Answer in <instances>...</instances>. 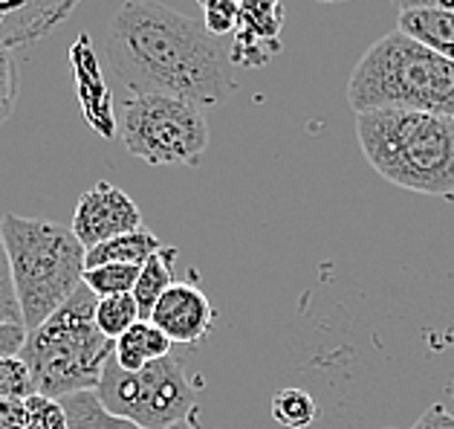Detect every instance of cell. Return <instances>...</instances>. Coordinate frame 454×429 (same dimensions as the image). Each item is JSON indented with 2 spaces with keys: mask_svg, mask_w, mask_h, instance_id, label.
Instances as JSON below:
<instances>
[{
  "mask_svg": "<svg viewBox=\"0 0 454 429\" xmlns=\"http://www.w3.org/2000/svg\"><path fill=\"white\" fill-rule=\"evenodd\" d=\"M27 429H67V412L64 403L43 394L27 398Z\"/></svg>",
  "mask_w": 454,
  "mask_h": 429,
  "instance_id": "7402d4cb",
  "label": "cell"
},
{
  "mask_svg": "<svg viewBox=\"0 0 454 429\" xmlns=\"http://www.w3.org/2000/svg\"><path fill=\"white\" fill-rule=\"evenodd\" d=\"M139 305L134 299V293L125 296H105V299L96 302V328L102 331L107 339H116L134 328L139 322Z\"/></svg>",
  "mask_w": 454,
  "mask_h": 429,
  "instance_id": "ac0fdd59",
  "label": "cell"
},
{
  "mask_svg": "<svg viewBox=\"0 0 454 429\" xmlns=\"http://www.w3.org/2000/svg\"><path fill=\"white\" fill-rule=\"evenodd\" d=\"M96 394L107 412L145 429H168L192 421L197 412V389L174 354L151 362L142 371H125L110 354Z\"/></svg>",
  "mask_w": 454,
  "mask_h": 429,
  "instance_id": "8992f818",
  "label": "cell"
},
{
  "mask_svg": "<svg viewBox=\"0 0 454 429\" xmlns=\"http://www.w3.org/2000/svg\"><path fill=\"white\" fill-rule=\"evenodd\" d=\"M411 429H454V415L449 409H442L440 403H434L417 417V424Z\"/></svg>",
  "mask_w": 454,
  "mask_h": 429,
  "instance_id": "83f0119b",
  "label": "cell"
},
{
  "mask_svg": "<svg viewBox=\"0 0 454 429\" xmlns=\"http://www.w3.org/2000/svg\"><path fill=\"white\" fill-rule=\"evenodd\" d=\"M391 4L405 12V9H454V0H391Z\"/></svg>",
  "mask_w": 454,
  "mask_h": 429,
  "instance_id": "f1b7e54d",
  "label": "cell"
},
{
  "mask_svg": "<svg viewBox=\"0 0 454 429\" xmlns=\"http://www.w3.org/2000/svg\"><path fill=\"white\" fill-rule=\"evenodd\" d=\"M200 6L206 15V29L212 32V36H223V32L235 29L240 0H200Z\"/></svg>",
  "mask_w": 454,
  "mask_h": 429,
  "instance_id": "d4e9b609",
  "label": "cell"
},
{
  "mask_svg": "<svg viewBox=\"0 0 454 429\" xmlns=\"http://www.w3.org/2000/svg\"><path fill=\"white\" fill-rule=\"evenodd\" d=\"M160 250H162V241L142 226V229H134V233L110 238L105 244H96L87 250V270L102 267V264H134V267H142V264Z\"/></svg>",
  "mask_w": 454,
  "mask_h": 429,
  "instance_id": "2e32d148",
  "label": "cell"
},
{
  "mask_svg": "<svg viewBox=\"0 0 454 429\" xmlns=\"http://www.w3.org/2000/svg\"><path fill=\"white\" fill-rule=\"evenodd\" d=\"M70 59V70L75 75V93H79L82 102V114L87 119L98 137H116L119 134V123L114 114V96H110V87L102 75V68H98V59L90 47V38L82 36L75 38V44L67 52Z\"/></svg>",
  "mask_w": 454,
  "mask_h": 429,
  "instance_id": "8fae6325",
  "label": "cell"
},
{
  "mask_svg": "<svg viewBox=\"0 0 454 429\" xmlns=\"http://www.w3.org/2000/svg\"><path fill=\"white\" fill-rule=\"evenodd\" d=\"M396 29L454 61V9H405L396 18Z\"/></svg>",
  "mask_w": 454,
  "mask_h": 429,
  "instance_id": "4fadbf2b",
  "label": "cell"
},
{
  "mask_svg": "<svg viewBox=\"0 0 454 429\" xmlns=\"http://www.w3.org/2000/svg\"><path fill=\"white\" fill-rule=\"evenodd\" d=\"M70 229L90 250L96 244H105L110 238L142 229V212L125 189H119V186L107 180H98L90 192H84L79 197Z\"/></svg>",
  "mask_w": 454,
  "mask_h": 429,
  "instance_id": "ba28073f",
  "label": "cell"
},
{
  "mask_svg": "<svg viewBox=\"0 0 454 429\" xmlns=\"http://www.w3.org/2000/svg\"><path fill=\"white\" fill-rule=\"evenodd\" d=\"M176 252L174 247H162L160 252L139 267V279H137V288H134V299L139 305V316L148 319L153 305L160 302V296L165 293L174 284V261H176Z\"/></svg>",
  "mask_w": 454,
  "mask_h": 429,
  "instance_id": "e0dca14e",
  "label": "cell"
},
{
  "mask_svg": "<svg viewBox=\"0 0 454 429\" xmlns=\"http://www.w3.org/2000/svg\"><path fill=\"white\" fill-rule=\"evenodd\" d=\"M348 105L356 114L400 107L454 119V61L394 29L353 68Z\"/></svg>",
  "mask_w": 454,
  "mask_h": 429,
  "instance_id": "3957f363",
  "label": "cell"
},
{
  "mask_svg": "<svg viewBox=\"0 0 454 429\" xmlns=\"http://www.w3.org/2000/svg\"><path fill=\"white\" fill-rule=\"evenodd\" d=\"M105 52L134 96H171L203 107L238 93L229 59L206 24L151 0H128L107 24Z\"/></svg>",
  "mask_w": 454,
  "mask_h": 429,
  "instance_id": "6da1fadb",
  "label": "cell"
},
{
  "mask_svg": "<svg viewBox=\"0 0 454 429\" xmlns=\"http://www.w3.org/2000/svg\"><path fill=\"white\" fill-rule=\"evenodd\" d=\"M281 0H240L231 61L240 68L267 64L281 50Z\"/></svg>",
  "mask_w": 454,
  "mask_h": 429,
  "instance_id": "30bf717a",
  "label": "cell"
},
{
  "mask_svg": "<svg viewBox=\"0 0 454 429\" xmlns=\"http://www.w3.org/2000/svg\"><path fill=\"white\" fill-rule=\"evenodd\" d=\"M174 346H197L212 334L215 307L208 296L188 282H174L148 316Z\"/></svg>",
  "mask_w": 454,
  "mask_h": 429,
  "instance_id": "9c48e42d",
  "label": "cell"
},
{
  "mask_svg": "<svg viewBox=\"0 0 454 429\" xmlns=\"http://www.w3.org/2000/svg\"><path fill=\"white\" fill-rule=\"evenodd\" d=\"M0 221H4V215H0ZM0 322H20V307L15 299V284H12V270H9L4 233H0Z\"/></svg>",
  "mask_w": 454,
  "mask_h": 429,
  "instance_id": "603a6c76",
  "label": "cell"
},
{
  "mask_svg": "<svg viewBox=\"0 0 454 429\" xmlns=\"http://www.w3.org/2000/svg\"><path fill=\"white\" fill-rule=\"evenodd\" d=\"M174 343L153 322L139 319L134 328H128L125 334L116 339L114 346V360L125 371H142L151 362H157L162 357L171 354Z\"/></svg>",
  "mask_w": 454,
  "mask_h": 429,
  "instance_id": "5bb4252c",
  "label": "cell"
},
{
  "mask_svg": "<svg viewBox=\"0 0 454 429\" xmlns=\"http://www.w3.org/2000/svg\"><path fill=\"white\" fill-rule=\"evenodd\" d=\"M356 137L371 169L400 189L454 197V119L382 107L356 114Z\"/></svg>",
  "mask_w": 454,
  "mask_h": 429,
  "instance_id": "7a4b0ae2",
  "label": "cell"
},
{
  "mask_svg": "<svg viewBox=\"0 0 454 429\" xmlns=\"http://www.w3.org/2000/svg\"><path fill=\"white\" fill-rule=\"evenodd\" d=\"M61 403H64V412H67V429H145L134 421H128V417L107 412L96 392H75V394H67V398H61ZM168 429H197V417L168 426Z\"/></svg>",
  "mask_w": 454,
  "mask_h": 429,
  "instance_id": "9a60e30c",
  "label": "cell"
},
{
  "mask_svg": "<svg viewBox=\"0 0 454 429\" xmlns=\"http://www.w3.org/2000/svg\"><path fill=\"white\" fill-rule=\"evenodd\" d=\"M137 279H139V267H134V264H102V267L84 270L82 284L96 299H105V296L134 293Z\"/></svg>",
  "mask_w": 454,
  "mask_h": 429,
  "instance_id": "d6986e66",
  "label": "cell"
},
{
  "mask_svg": "<svg viewBox=\"0 0 454 429\" xmlns=\"http://www.w3.org/2000/svg\"><path fill=\"white\" fill-rule=\"evenodd\" d=\"M321 4H341V0H321Z\"/></svg>",
  "mask_w": 454,
  "mask_h": 429,
  "instance_id": "f546056e",
  "label": "cell"
},
{
  "mask_svg": "<svg viewBox=\"0 0 454 429\" xmlns=\"http://www.w3.org/2000/svg\"><path fill=\"white\" fill-rule=\"evenodd\" d=\"M0 429H27V398L0 401Z\"/></svg>",
  "mask_w": 454,
  "mask_h": 429,
  "instance_id": "4316f807",
  "label": "cell"
},
{
  "mask_svg": "<svg viewBox=\"0 0 454 429\" xmlns=\"http://www.w3.org/2000/svg\"><path fill=\"white\" fill-rule=\"evenodd\" d=\"M0 233L12 270L20 322L32 331L82 288L87 247L70 226L41 218L4 215Z\"/></svg>",
  "mask_w": 454,
  "mask_h": 429,
  "instance_id": "277c9868",
  "label": "cell"
},
{
  "mask_svg": "<svg viewBox=\"0 0 454 429\" xmlns=\"http://www.w3.org/2000/svg\"><path fill=\"white\" fill-rule=\"evenodd\" d=\"M96 302L82 284L47 322L27 331L18 357L27 362L35 394L61 401L75 392H96L116 346L96 328Z\"/></svg>",
  "mask_w": 454,
  "mask_h": 429,
  "instance_id": "5b68a950",
  "label": "cell"
},
{
  "mask_svg": "<svg viewBox=\"0 0 454 429\" xmlns=\"http://www.w3.org/2000/svg\"><path fill=\"white\" fill-rule=\"evenodd\" d=\"M29 394H35V386H32V374L27 362L20 357L0 360V401L29 398Z\"/></svg>",
  "mask_w": 454,
  "mask_h": 429,
  "instance_id": "44dd1931",
  "label": "cell"
},
{
  "mask_svg": "<svg viewBox=\"0 0 454 429\" xmlns=\"http://www.w3.org/2000/svg\"><path fill=\"white\" fill-rule=\"evenodd\" d=\"M272 417L286 429H307L316 421V401L304 389H281L272 398Z\"/></svg>",
  "mask_w": 454,
  "mask_h": 429,
  "instance_id": "ffe728a7",
  "label": "cell"
},
{
  "mask_svg": "<svg viewBox=\"0 0 454 429\" xmlns=\"http://www.w3.org/2000/svg\"><path fill=\"white\" fill-rule=\"evenodd\" d=\"M79 0H0V47H24L64 24Z\"/></svg>",
  "mask_w": 454,
  "mask_h": 429,
  "instance_id": "7c38bea8",
  "label": "cell"
},
{
  "mask_svg": "<svg viewBox=\"0 0 454 429\" xmlns=\"http://www.w3.org/2000/svg\"><path fill=\"white\" fill-rule=\"evenodd\" d=\"M27 343V328L20 322H0V360L18 357Z\"/></svg>",
  "mask_w": 454,
  "mask_h": 429,
  "instance_id": "484cf974",
  "label": "cell"
},
{
  "mask_svg": "<svg viewBox=\"0 0 454 429\" xmlns=\"http://www.w3.org/2000/svg\"><path fill=\"white\" fill-rule=\"evenodd\" d=\"M18 102V70H15V59L12 50L0 47V125L6 123L15 111Z\"/></svg>",
  "mask_w": 454,
  "mask_h": 429,
  "instance_id": "cb8c5ba5",
  "label": "cell"
},
{
  "mask_svg": "<svg viewBox=\"0 0 454 429\" xmlns=\"http://www.w3.org/2000/svg\"><path fill=\"white\" fill-rule=\"evenodd\" d=\"M119 139L148 166H200L208 125L197 105L171 96H134L119 114Z\"/></svg>",
  "mask_w": 454,
  "mask_h": 429,
  "instance_id": "52a82bcc",
  "label": "cell"
}]
</instances>
